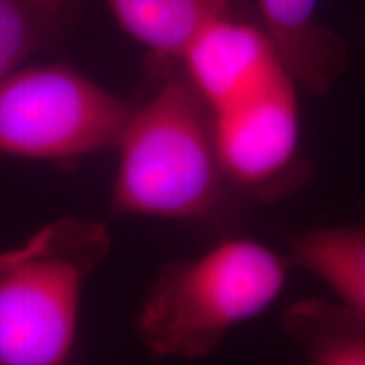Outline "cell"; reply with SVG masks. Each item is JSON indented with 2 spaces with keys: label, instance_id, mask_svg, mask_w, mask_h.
Listing matches in <instances>:
<instances>
[{
  "label": "cell",
  "instance_id": "cell-4",
  "mask_svg": "<svg viewBox=\"0 0 365 365\" xmlns=\"http://www.w3.org/2000/svg\"><path fill=\"white\" fill-rule=\"evenodd\" d=\"M134 107L70 66L19 68L0 83V153L65 161L115 148Z\"/></svg>",
  "mask_w": 365,
  "mask_h": 365
},
{
  "label": "cell",
  "instance_id": "cell-1",
  "mask_svg": "<svg viewBox=\"0 0 365 365\" xmlns=\"http://www.w3.org/2000/svg\"><path fill=\"white\" fill-rule=\"evenodd\" d=\"M159 83L135 105L115 149L113 215L218 222L244 196L223 170L213 117L178 61L156 59Z\"/></svg>",
  "mask_w": 365,
  "mask_h": 365
},
{
  "label": "cell",
  "instance_id": "cell-3",
  "mask_svg": "<svg viewBox=\"0 0 365 365\" xmlns=\"http://www.w3.org/2000/svg\"><path fill=\"white\" fill-rule=\"evenodd\" d=\"M108 249L103 223L61 218L0 252V365H68L85 282Z\"/></svg>",
  "mask_w": 365,
  "mask_h": 365
},
{
  "label": "cell",
  "instance_id": "cell-10",
  "mask_svg": "<svg viewBox=\"0 0 365 365\" xmlns=\"http://www.w3.org/2000/svg\"><path fill=\"white\" fill-rule=\"evenodd\" d=\"M282 325L309 365H365V328L341 304L301 299L286 309Z\"/></svg>",
  "mask_w": 365,
  "mask_h": 365
},
{
  "label": "cell",
  "instance_id": "cell-7",
  "mask_svg": "<svg viewBox=\"0 0 365 365\" xmlns=\"http://www.w3.org/2000/svg\"><path fill=\"white\" fill-rule=\"evenodd\" d=\"M261 26L281 65L309 93L330 90L346 61L339 36L317 19L318 0H257Z\"/></svg>",
  "mask_w": 365,
  "mask_h": 365
},
{
  "label": "cell",
  "instance_id": "cell-6",
  "mask_svg": "<svg viewBox=\"0 0 365 365\" xmlns=\"http://www.w3.org/2000/svg\"><path fill=\"white\" fill-rule=\"evenodd\" d=\"M178 63L212 112L237 102L284 70L262 26L235 12L205 27Z\"/></svg>",
  "mask_w": 365,
  "mask_h": 365
},
{
  "label": "cell",
  "instance_id": "cell-11",
  "mask_svg": "<svg viewBox=\"0 0 365 365\" xmlns=\"http://www.w3.org/2000/svg\"><path fill=\"white\" fill-rule=\"evenodd\" d=\"M59 26L34 0H0V83L51 43Z\"/></svg>",
  "mask_w": 365,
  "mask_h": 365
},
{
  "label": "cell",
  "instance_id": "cell-8",
  "mask_svg": "<svg viewBox=\"0 0 365 365\" xmlns=\"http://www.w3.org/2000/svg\"><path fill=\"white\" fill-rule=\"evenodd\" d=\"M118 26L156 59L178 61L205 27L235 12V0H103Z\"/></svg>",
  "mask_w": 365,
  "mask_h": 365
},
{
  "label": "cell",
  "instance_id": "cell-12",
  "mask_svg": "<svg viewBox=\"0 0 365 365\" xmlns=\"http://www.w3.org/2000/svg\"><path fill=\"white\" fill-rule=\"evenodd\" d=\"M38 6H41L44 9L46 12L51 14L53 17H56L58 21L63 19V16L66 14V9L73 0H34Z\"/></svg>",
  "mask_w": 365,
  "mask_h": 365
},
{
  "label": "cell",
  "instance_id": "cell-9",
  "mask_svg": "<svg viewBox=\"0 0 365 365\" xmlns=\"http://www.w3.org/2000/svg\"><path fill=\"white\" fill-rule=\"evenodd\" d=\"M287 259L331 287L365 328V225L323 227L289 237Z\"/></svg>",
  "mask_w": 365,
  "mask_h": 365
},
{
  "label": "cell",
  "instance_id": "cell-5",
  "mask_svg": "<svg viewBox=\"0 0 365 365\" xmlns=\"http://www.w3.org/2000/svg\"><path fill=\"white\" fill-rule=\"evenodd\" d=\"M286 70L249 95L212 112L218 158L244 198L272 200L296 178L299 110Z\"/></svg>",
  "mask_w": 365,
  "mask_h": 365
},
{
  "label": "cell",
  "instance_id": "cell-2",
  "mask_svg": "<svg viewBox=\"0 0 365 365\" xmlns=\"http://www.w3.org/2000/svg\"><path fill=\"white\" fill-rule=\"evenodd\" d=\"M289 266L287 255L244 237L168 262L145 296L137 331L159 357H205L232 328L271 307Z\"/></svg>",
  "mask_w": 365,
  "mask_h": 365
}]
</instances>
